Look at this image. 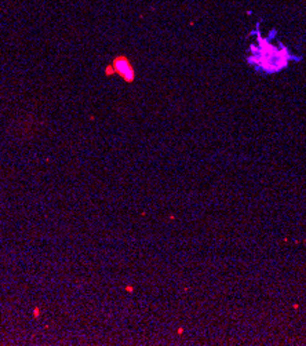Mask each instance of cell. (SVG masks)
<instances>
[{
	"label": "cell",
	"instance_id": "obj_1",
	"mask_svg": "<svg viewBox=\"0 0 306 346\" xmlns=\"http://www.w3.org/2000/svg\"><path fill=\"white\" fill-rule=\"evenodd\" d=\"M259 46L251 44V51L252 55L248 58L250 64L258 65L264 69L266 73H274L279 72L280 69L287 66L288 59L292 58V55H288L287 48H281L280 51L273 47V44L267 42L266 39L258 37Z\"/></svg>",
	"mask_w": 306,
	"mask_h": 346
},
{
	"label": "cell",
	"instance_id": "obj_2",
	"mask_svg": "<svg viewBox=\"0 0 306 346\" xmlns=\"http://www.w3.org/2000/svg\"><path fill=\"white\" fill-rule=\"evenodd\" d=\"M114 69V73L119 75L124 82L127 83H133L134 79H135V72H134V68L131 66L130 61L127 59V57L124 55H119L113 59V64H112Z\"/></svg>",
	"mask_w": 306,
	"mask_h": 346
},
{
	"label": "cell",
	"instance_id": "obj_3",
	"mask_svg": "<svg viewBox=\"0 0 306 346\" xmlns=\"http://www.w3.org/2000/svg\"><path fill=\"white\" fill-rule=\"evenodd\" d=\"M105 73H106L108 76H112V75H114V69H113V66H106V69H105Z\"/></svg>",
	"mask_w": 306,
	"mask_h": 346
}]
</instances>
